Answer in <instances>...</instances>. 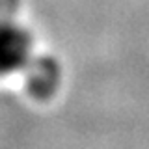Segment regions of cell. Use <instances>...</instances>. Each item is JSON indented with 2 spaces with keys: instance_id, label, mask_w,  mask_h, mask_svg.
<instances>
[{
  "instance_id": "cell-1",
  "label": "cell",
  "mask_w": 149,
  "mask_h": 149,
  "mask_svg": "<svg viewBox=\"0 0 149 149\" xmlns=\"http://www.w3.org/2000/svg\"><path fill=\"white\" fill-rule=\"evenodd\" d=\"M32 60V36L22 26L0 22V74L24 69Z\"/></svg>"
},
{
  "instance_id": "cell-2",
  "label": "cell",
  "mask_w": 149,
  "mask_h": 149,
  "mask_svg": "<svg viewBox=\"0 0 149 149\" xmlns=\"http://www.w3.org/2000/svg\"><path fill=\"white\" fill-rule=\"evenodd\" d=\"M26 67H30L28 77H26L28 88L36 95L39 97L50 95L56 90V86L60 84V67L54 60L50 58L30 60V63Z\"/></svg>"
}]
</instances>
